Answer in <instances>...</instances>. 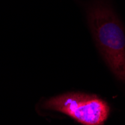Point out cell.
Segmentation results:
<instances>
[{"label":"cell","instance_id":"obj_1","mask_svg":"<svg viewBox=\"0 0 125 125\" xmlns=\"http://www.w3.org/2000/svg\"><path fill=\"white\" fill-rule=\"evenodd\" d=\"M87 19L105 62L118 80L125 83V31L118 15L99 0L88 7Z\"/></svg>","mask_w":125,"mask_h":125},{"label":"cell","instance_id":"obj_2","mask_svg":"<svg viewBox=\"0 0 125 125\" xmlns=\"http://www.w3.org/2000/svg\"><path fill=\"white\" fill-rule=\"evenodd\" d=\"M43 107L58 111L83 124H103L109 114L106 101L95 95L83 93H66L46 100Z\"/></svg>","mask_w":125,"mask_h":125}]
</instances>
